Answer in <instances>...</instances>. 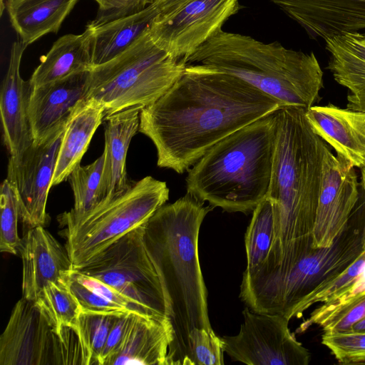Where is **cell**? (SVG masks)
<instances>
[{"label": "cell", "mask_w": 365, "mask_h": 365, "mask_svg": "<svg viewBox=\"0 0 365 365\" xmlns=\"http://www.w3.org/2000/svg\"><path fill=\"white\" fill-rule=\"evenodd\" d=\"M282 107L237 76L186 65L161 97L142 108L138 131L155 145L158 167L182 174L215 144Z\"/></svg>", "instance_id": "1"}, {"label": "cell", "mask_w": 365, "mask_h": 365, "mask_svg": "<svg viewBox=\"0 0 365 365\" xmlns=\"http://www.w3.org/2000/svg\"><path fill=\"white\" fill-rule=\"evenodd\" d=\"M204 203L187 192L161 206L145 224V241L160 275L173 329L167 365H191L190 333L195 328L213 330L198 256L200 229L212 207Z\"/></svg>", "instance_id": "2"}, {"label": "cell", "mask_w": 365, "mask_h": 365, "mask_svg": "<svg viewBox=\"0 0 365 365\" xmlns=\"http://www.w3.org/2000/svg\"><path fill=\"white\" fill-rule=\"evenodd\" d=\"M306 109L276 111V138L267 197L274 235L263 269L292 264L309 253L321 189L325 142L312 130Z\"/></svg>", "instance_id": "3"}, {"label": "cell", "mask_w": 365, "mask_h": 365, "mask_svg": "<svg viewBox=\"0 0 365 365\" xmlns=\"http://www.w3.org/2000/svg\"><path fill=\"white\" fill-rule=\"evenodd\" d=\"M202 65L245 81L278 101L283 107L307 110L324 87L323 71L313 52L289 49L277 41L217 31L185 61Z\"/></svg>", "instance_id": "4"}, {"label": "cell", "mask_w": 365, "mask_h": 365, "mask_svg": "<svg viewBox=\"0 0 365 365\" xmlns=\"http://www.w3.org/2000/svg\"><path fill=\"white\" fill-rule=\"evenodd\" d=\"M276 111L211 147L188 170L187 192L212 207L229 212H252L267 197L269 187Z\"/></svg>", "instance_id": "5"}, {"label": "cell", "mask_w": 365, "mask_h": 365, "mask_svg": "<svg viewBox=\"0 0 365 365\" xmlns=\"http://www.w3.org/2000/svg\"><path fill=\"white\" fill-rule=\"evenodd\" d=\"M185 66L153 42L148 28L120 54L92 68L87 101L98 102L106 116L133 106L146 107L178 80Z\"/></svg>", "instance_id": "6"}, {"label": "cell", "mask_w": 365, "mask_h": 365, "mask_svg": "<svg viewBox=\"0 0 365 365\" xmlns=\"http://www.w3.org/2000/svg\"><path fill=\"white\" fill-rule=\"evenodd\" d=\"M168 199L166 182L146 176L83 214L68 211L59 215L60 235L73 269L83 267L111 243L145 224Z\"/></svg>", "instance_id": "7"}, {"label": "cell", "mask_w": 365, "mask_h": 365, "mask_svg": "<svg viewBox=\"0 0 365 365\" xmlns=\"http://www.w3.org/2000/svg\"><path fill=\"white\" fill-rule=\"evenodd\" d=\"M347 227L331 246L313 249L282 271L256 278L242 277V300L255 312L279 314L290 320L305 297L337 276L361 252V233Z\"/></svg>", "instance_id": "8"}, {"label": "cell", "mask_w": 365, "mask_h": 365, "mask_svg": "<svg viewBox=\"0 0 365 365\" xmlns=\"http://www.w3.org/2000/svg\"><path fill=\"white\" fill-rule=\"evenodd\" d=\"M83 364L80 331L59 332L34 300L21 297L15 304L0 338V365Z\"/></svg>", "instance_id": "9"}, {"label": "cell", "mask_w": 365, "mask_h": 365, "mask_svg": "<svg viewBox=\"0 0 365 365\" xmlns=\"http://www.w3.org/2000/svg\"><path fill=\"white\" fill-rule=\"evenodd\" d=\"M145 224L75 270L99 279L157 315L167 317L160 275L145 241Z\"/></svg>", "instance_id": "10"}, {"label": "cell", "mask_w": 365, "mask_h": 365, "mask_svg": "<svg viewBox=\"0 0 365 365\" xmlns=\"http://www.w3.org/2000/svg\"><path fill=\"white\" fill-rule=\"evenodd\" d=\"M244 322L235 336L221 337L222 349L233 361L248 365H307L308 349L289 328L279 314L257 312L247 307Z\"/></svg>", "instance_id": "11"}, {"label": "cell", "mask_w": 365, "mask_h": 365, "mask_svg": "<svg viewBox=\"0 0 365 365\" xmlns=\"http://www.w3.org/2000/svg\"><path fill=\"white\" fill-rule=\"evenodd\" d=\"M240 9L238 0H192L169 14L156 16L149 34L160 48L185 63Z\"/></svg>", "instance_id": "12"}, {"label": "cell", "mask_w": 365, "mask_h": 365, "mask_svg": "<svg viewBox=\"0 0 365 365\" xmlns=\"http://www.w3.org/2000/svg\"><path fill=\"white\" fill-rule=\"evenodd\" d=\"M65 129L9 158L6 179L17 195L19 220L28 230L48 222L47 198Z\"/></svg>", "instance_id": "13"}, {"label": "cell", "mask_w": 365, "mask_h": 365, "mask_svg": "<svg viewBox=\"0 0 365 365\" xmlns=\"http://www.w3.org/2000/svg\"><path fill=\"white\" fill-rule=\"evenodd\" d=\"M359 185L354 167L326 145L312 232L314 249L331 246L347 227L359 199Z\"/></svg>", "instance_id": "14"}, {"label": "cell", "mask_w": 365, "mask_h": 365, "mask_svg": "<svg viewBox=\"0 0 365 365\" xmlns=\"http://www.w3.org/2000/svg\"><path fill=\"white\" fill-rule=\"evenodd\" d=\"M90 71L31 88L29 118L34 142L40 143L66 127L87 102Z\"/></svg>", "instance_id": "15"}, {"label": "cell", "mask_w": 365, "mask_h": 365, "mask_svg": "<svg viewBox=\"0 0 365 365\" xmlns=\"http://www.w3.org/2000/svg\"><path fill=\"white\" fill-rule=\"evenodd\" d=\"M312 38L365 30V0H270Z\"/></svg>", "instance_id": "16"}, {"label": "cell", "mask_w": 365, "mask_h": 365, "mask_svg": "<svg viewBox=\"0 0 365 365\" xmlns=\"http://www.w3.org/2000/svg\"><path fill=\"white\" fill-rule=\"evenodd\" d=\"M22 260V297L34 300L49 282L65 280L73 269L61 245L44 227L29 229L19 248Z\"/></svg>", "instance_id": "17"}, {"label": "cell", "mask_w": 365, "mask_h": 365, "mask_svg": "<svg viewBox=\"0 0 365 365\" xmlns=\"http://www.w3.org/2000/svg\"><path fill=\"white\" fill-rule=\"evenodd\" d=\"M26 47L20 40L13 43L7 71L1 87L3 137L10 156L20 154L34 143L29 118L31 87L29 81H24L20 74L21 61Z\"/></svg>", "instance_id": "18"}, {"label": "cell", "mask_w": 365, "mask_h": 365, "mask_svg": "<svg viewBox=\"0 0 365 365\" xmlns=\"http://www.w3.org/2000/svg\"><path fill=\"white\" fill-rule=\"evenodd\" d=\"M305 115L312 130L339 157L354 168L365 165V112L329 103L313 106Z\"/></svg>", "instance_id": "19"}, {"label": "cell", "mask_w": 365, "mask_h": 365, "mask_svg": "<svg viewBox=\"0 0 365 365\" xmlns=\"http://www.w3.org/2000/svg\"><path fill=\"white\" fill-rule=\"evenodd\" d=\"M142 108L133 106L104 118L105 148L103 153L105 160L102 180L103 200L101 202L123 194L133 184L127 177L125 162L130 143L139 130Z\"/></svg>", "instance_id": "20"}, {"label": "cell", "mask_w": 365, "mask_h": 365, "mask_svg": "<svg viewBox=\"0 0 365 365\" xmlns=\"http://www.w3.org/2000/svg\"><path fill=\"white\" fill-rule=\"evenodd\" d=\"M173 329L167 317L132 313L110 365H167Z\"/></svg>", "instance_id": "21"}, {"label": "cell", "mask_w": 365, "mask_h": 365, "mask_svg": "<svg viewBox=\"0 0 365 365\" xmlns=\"http://www.w3.org/2000/svg\"><path fill=\"white\" fill-rule=\"evenodd\" d=\"M330 54L327 68L334 80L348 89L346 108L365 112V40L360 32L325 40Z\"/></svg>", "instance_id": "22"}, {"label": "cell", "mask_w": 365, "mask_h": 365, "mask_svg": "<svg viewBox=\"0 0 365 365\" xmlns=\"http://www.w3.org/2000/svg\"><path fill=\"white\" fill-rule=\"evenodd\" d=\"M91 28L86 25L81 34H66L58 38L40 63L29 81L31 88L65 78L71 75L91 71Z\"/></svg>", "instance_id": "23"}, {"label": "cell", "mask_w": 365, "mask_h": 365, "mask_svg": "<svg viewBox=\"0 0 365 365\" xmlns=\"http://www.w3.org/2000/svg\"><path fill=\"white\" fill-rule=\"evenodd\" d=\"M78 0H7L11 26L27 46L42 36L57 34Z\"/></svg>", "instance_id": "24"}, {"label": "cell", "mask_w": 365, "mask_h": 365, "mask_svg": "<svg viewBox=\"0 0 365 365\" xmlns=\"http://www.w3.org/2000/svg\"><path fill=\"white\" fill-rule=\"evenodd\" d=\"M106 113L96 101L88 100L79 108L68 122L58 150L52 186L66 180L80 165L90 142Z\"/></svg>", "instance_id": "25"}, {"label": "cell", "mask_w": 365, "mask_h": 365, "mask_svg": "<svg viewBox=\"0 0 365 365\" xmlns=\"http://www.w3.org/2000/svg\"><path fill=\"white\" fill-rule=\"evenodd\" d=\"M157 16L149 4L143 9L113 20L93 25L91 52L93 67L114 58L127 49L150 26Z\"/></svg>", "instance_id": "26"}, {"label": "cell", "mask_w": 365, "mask_h": 365, "mask_svg": "<svg viewBox=\"0 0 365 365\" xmlns=\"http://www.w3.org/2000/svg\"><path fill=\"white\" fill-rule=\"evenodd\" d=\"M34 301L59 332L67 327L79 329L81 307L66 279L58 282H49Z\"/></svg>", "instance_id": "27"}, {"label": "cell", "mask_w": 365, "mask_h": 365, "mask_svg": "<svg viewBox=\"0 0 365 365\" xmlns=\"http://www.w3.org/2000/svg\"><path fill=\"white\" fill-rule=\"evenodd\" d=\"M274 235L272 205L266 197L252 212V217L245 235L247 267L250 272L260 266L267 259Z\"/></svg>", "instance_id": "28"}, {"label": "cell", "mask_w": 365, "mask_h": 365, "mask_svg": "<svg viewBox=\"0 0 365 365\" xmlns=\"http://www.w3.org/2000/svg\"><path fill=\"white\" fill-rule=\"evenodd\" d=\"M104 154L87 165H77L68 180L74 197V206L69 212L83 214L97 206L103 200L102 187Z\"/></svg>", "instance_id": "29"}, {"label": "cell", "mask_w": 365, "mask_h": 365, "mask_svg": "<svg viewBox=\"0 0 365 365\" xmlns=\"http://www.w3.org/2000/svg\"><path fill=\"white\" fill-rule=\"evenodd\" d=\"M364 318L365 292L334 306L320 305L297 331L302 332L312 324H316L321 327L324 331H346Z\"/></svg>", "instance_id": "30"}, {"label": "cell", "mask_w": 365, "mask_h": 365, "mask_svg": "<svg viewBox=\"0 0 365 365\" xmlns=\"http://www.w3.org/2000/svg\"><path fill=\"white\" fill-rule=\"evenodd\" d=\"M123 313H98L81 310L78 328L83 348L84 365H101V356L108 334Z\"/></svg>", "instance_id": "31"}, {"label": "cell", "mask_w": 365, "mask_h": 365, "mask_svg": "<svg viewBox=\"0 0 365 365\" xmlns=\"http://www.w3.org/2000/svg\"><path fill=\"white\" fill-rule=\"evenodd\" d=\"M365 268V250L345 269L333 279L317 287L305 297L294 309L293 317H300L317 303L331 301L349 291L358 280Z\"/></svg>", "instance_id": "32"}, {"label": "cell", "mask_w": 365, "mask_h": 365, "mask_svg": "<svg viewBox=\"0 0 365 365\" xmlns=\"http://www.w3.org/2000/svg\"><path fill=\"white\" fill-rule=\"evenodd\" d=\"M0 210V251L16 255L21 241L17 226L19 201L14 188L6 178L1 185Z\"/></svg>", "instance_id": "33"}, {"label": "cell", "mask_w": 365, "mask_h": 365, "mask_svg": "<svg viewBox=\"0 0 365 365\" xmlns=\"http://www.w3.org/2000/svg\"><path fill=\"white\" fill-rule=\"evenodd\" d=\"M322 343L342 364H365V331H324Z\"/></svg>", "instance_id": "34"}, {"label": "cell", "mask_w": 365, "mask_h": 365, "mask_svg": "<svg viewBox=\"0 0 365 365\" xmlns=\"http://www.w3.org/2000/svg\"><path fill=\"white\" fill-rule=\"evenodd\" d=\"M191 365L224 364L221 337L214 331L194 329L189 336Z\"/></svg>", "instance_id": "35"}, {"label": "cell", "mask_w": 365, "mask_h": 365, "mask_svg": "<svg viewBox=\"0 0 365 365\" xmlns=\"http://www.w3.org/2000/svg\"><path fill=\"white\" fill-rule=\"evenodd\" d=\"M73 277L83 285L90 288L96 293L107 300L119 305L125 310L141 314L158 316L153 312L138 302L130 299L112 287L105 284L98 279L82 274L77 270H71Z\"/></svg>", "instance_id": "36"}, {"label": "cell", "mask_w": 365, "mask_h": 365, "mask_svg": "<svg viewBox=\"0 0 365 365\" xmlns=\"http://www.w3.org/2000/svg\"><path fill=\"white\" fill-rule=\"evenodd\" d=\"M71 270L68 273L66 282L78 299L81 310L98 313L130 312L83 285L73 277Z\"/></svg>", "instance_id": "37"}, {"label": "cell", "mask_w": 365, "mask_h": 365, "mask_svg": "<svg viewBox=\"0 0 365 365\" xmlns=\"http://www.w3.org/2000/svg\"><path fill=\"white\" fill-rule=\"evenodd\" d=\"M133 312L120 315L113 326L101 356V365H110L117 354Z\"/></svg>", "instance_id": "38"}, {"label": "cell", "mask_w": 365, "mask_h": 365, "mask_svg": "<svg viewBox=\"0 0 365 365\" xmlns=\"http://www.w3.org/2000/svg\"><path fill=\"white\" fill-rule=\"evenodd\" d=\"M155 1V0H128L126 5L120 9L108 13L98 14L97 16L90 23L93 25H96L137 12L143 9Z\"/></svg>", "instance_id": "39"}, {"label": "cell", "mask_w": 365, "mask_h": 365, "mask_svg": "<svg viewBox=\"0 0 365 365\" xmlns=\"http://www.w3.org/2000/svg\"><path fill=\"white\" fill-rule=\"evenodd\" d=\"M192 0H155L152 3L157 16L169 14Z\"/></svg>", "instance_id": "40"}, {"label": "cell", "mask_w": 365, "mask_h": 365, "mask_svg": "<svg viewBox=\"0 0 365 365\" xmlns=\"http://www.w3.org/2000/svg\"><path fill=\"white\" fill-rule=\"evenodd\" d=\"M98 4V14L108 13L120 9L128 0H94Z\"/></svg>", "instance_id": "41"}, {"label": "cell", "mask_w": 365, "mask_h": 365, "mask_svg": "<svg viewBox=\"0 0 365 365\" xmlns=\"http://www.w3.org/2000/svg\"><path fill=\"white\" fill-rule=\"evenodd\" d=\"M346 331H365V318L356 322Z\"/></svg>", "instance_id": "42"}, {"label": "cell", "mask_w": 365, "mask_h": 365, "mask_svg": "<svg viewBox=\"0 0 365 365\" xmlns=\"http://www.w3.org/2000/svg\"><path fill=\"white\" fill-rule=\"evenodd\" d=\"M361 170V187L363 188V190L365 191V165L364 167H362L361 168H360Z\"/></svg>", "instance_id": "43"}, {"label": "cell", "mask_w": 365, "mask_h": 365, "mask_svg": "<svg viewBox=\"0 0 365 365\" xmlns=\"http://www.w3.org/2000/svg\"><path fill=\"white\" fill-rule=\"evenodd\" d=\"M4 0H0V11H1V15H2L4 9H6V6H4Z\"/></svg>", "instance_id": "44"}, {"label": "cell", "mask_w": 365, "mask_h": 365, "mask_svg": "<svg viewBox=\"0 0 365 365\" xmlns=\"http://www.w3.org/2000/svg\"><path fill=\"white\" fill-rule=\"evenodd\" d=\"M364 40H365V33H364Z\"/></svg>", "instance_id": "45"}]
</instances>
